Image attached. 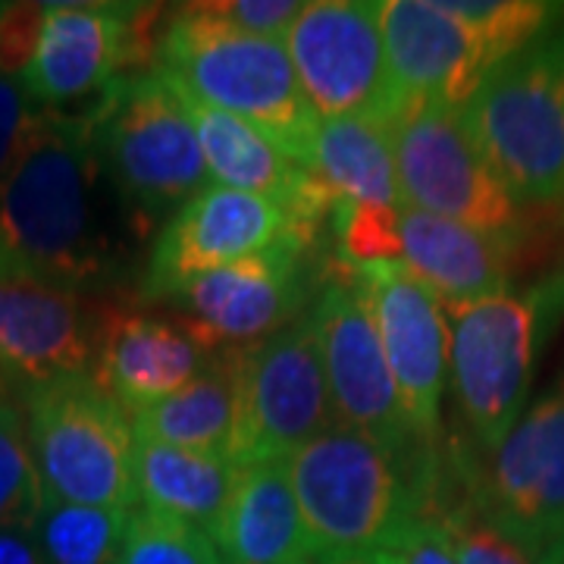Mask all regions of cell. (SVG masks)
Returning <instances> with one entry per match:
<instances>
[{
  "mask_svg": "<svg viewBox=\"0 0 564 564\" xmlns=\"http://www.w3.org/2000/svg\"><path fill=\"white\" fill-rule=\"evenodd\" d=\"M0 564H44L32 527H3L0 530Z\"/></svg>",
  "mask_w": 564,
  "mask_h": 564,
  "instance_id": "e575fe53",
  "label": "cell"
},
{
  "mask_svg": "<svg viewBox=\"0 0 564 564\" xmlns=\"http://www.w3.org/2000/svg\"><path fill=\"white\" fill-rule=\"evenodd\" d=\"M380 22L389 76L402 104L436 101L462 110L492 69L480 41L443 0H386Z\"/></svg>",
  "mask_w": 564,
  "mask_h": 564,
  "instance_id": "d6986e66",
  "label": "cell"
},
{
  "mask_svg": "<svg viewBox=\"0 0 564 564\" xmlns=\"http://www.w3.org/2000/svg\"><path fill=\"white\" fill-rule=\"evenodd\" d=\"M129 508L61 502L44 496L32 536L44 564H117Z\"/></svg>",
  "mask_w": 564,
  "mask_h": 564,
  "instance_id": "d4e9b609",
  "label": "cell"
},
{
  "mask_svg": "<svg viewBox=\"0 0 564 564\" xmlns=\"http://www.w3.org/2000/svg\"><path fill=\"white\" fill-rule=\"evenodd\" d=\"M242 477V464L223 452H195L135 440L132 480L135 505L210 530L229 505Z\"/></svg>",
  "mask_w": 564,
  "mask_h": 564,
  "instance_id": "7402d4cb",
  "label": "cell"
},
{
  "mask_svg": "<svg viewBox=\"0 0 564 564\" xmlns=\"http://www.w3.org/2000/svg\"><path fill=\"white\" fill-rule=\"evenodd\" d=\"M154 69L185 98L242 117L292 161L311 166L317 117L304 101L285 41L248 35L210 3H185L166 13Z\"/></svg>",
  "mask_w": 564,
  "mask_h": 564,
  "instance_id": "7a4b0ae2",
  "label": "cell"
},
{
  "mask_svg": "<svg viewBox=\"0 0 564 564\" xmlns=\"http://www.w3.org/2000/svg\"><path fill=\"white\" fill-rule=\"evenodd\" d=\"M470 508L533 558L564 536V361L484 467L467 464Z\"/></svg>",
  "mask_w": 564,
  "mask_h": 564,
  "instance_id": "8fae6325",
  "label": "cell"
},
{
  "mask_svg": "<svg viewBox=\"0 0 564 564\" xmlns=\"http://www.w3.org/2000/svg\"><path fill=\"white\" fill-rule=\"evenodd\" d=\"M336 261L348 267L402 263V220L399 210L361 202H336L329 214Z\"/></svg>",
  "mask_w": 564,
  "mask_h": 564,
  "instance_id": "f1b7e54d",
  "label": "cell"
},
{
  "mask_svg": "<svg viewBox=\"0 0 564 564\" xmlns=\"http://www.w3.org/2000/svg\"><path fill=\"white\" fill-rule=\"evenodd\" d=\"M95 311L82 295L0 276V402L25 404L41 386L91 373Z\"/></svg>",
  "mask_w": 564,
  "mask_h": 564,
  "instance_id": "e0dca14e",
  "label": "cell"
},
{
  "mask_svg": "<svg viewBox=\"0 0 564 564\" xmlns=\"http://www.w3.org/2000/svg\"><path fill=\"white\" fill-rule=\"evenodd\" d=\"M304 564H317V562H304Z\"/></svg>",
  "mask_w": 564,
  "mask_h": 564,
  "instance_id": "74e56055",
  "label": "cell"
},
{
  "mask_svg": "<svg viewBox=\"0 0 564 564\" xmlns=\"http://www.w3.org/2000/svg\"><path fill=\"white\" fill-rule=\"evenodd\" d=\"M163 7L148 3H47L39 54L22 76L29 98L57 110L151 73L158 61Z\"/></svg>",
  "mask_w": 564,
  "mask_h": 564,
  "instance_id": "7c38bea8",
  "label": "cell"
},
{
  "mask_svg": "<svg viewBox=\"0 0 564 564\" xmlns=\"http://www.w3.org/2000/svg\"><path fill=\"white\" fill-rule=\"evenodd\" d=\"M117 564H223V558L198 527L132 505Z\"/></svg>",
  "mask_w": 564,
  "mask_h": 564,
  "instance_id": "4316f807",
  "label": "cell"
},
{
  "mask_svg": "<svg viewBox=\"0 0 564 564\" xmlns=\"http://www.w3.org/2000/svg\"><path fill=\"white\" fill-rule=\"evenodd\" d=\"M314 323L321 336L323 367L329 380L333 417L343 426L361 430L399 455H414V443L404 421L399 389L386 361L380 326L370 307L361 276L348 263L326 258L321 263Z\"/></svg>",
  "mask_w": 564,
  "mask_h": 564,
  "instance_id": "5bb4252c",
  "label": "cell"
},
{
  "mask_svg": "<svg viewBox=\"0 0 564 564\" xmlns=\"http://www.w3.org/2000/svg\"><path fill=\"white\" fill-rule=\"evenodd\" d=\"M392 555L399 564H458L445 527L433 521H411L404 527L402 536L392 545Z\"/></svg>",
  "mask_w": 564,
  "mask_h": 564,
  "instance_id": "836d02e7",
  "label": "cell"
},
{
  "mask_svg": "<svg viewBox=\"0 0 564 564\" xmlns=\"http://www.w3.org/2000/svg\"><path fill=\"white\" fill-rule=\"evenodd\" d=\"M314 245L285 242L185 282L173 302L210 351L254 345L292 326L321 276H311Z\"/></svg>",
  "mask_w": 564,
  "mask_h": 564,
  "instance_id": "2e32d148",
  "label": "cell"
},
{
  "mask_svg": "<svg viewBox=\"0 0 564 564\" xmlns=\"http://www.w3.org/2000/svg\"><path fill=\"white\" fill-rule=\"evenodd\" d=\"M389 139L404 207L492 236L524 239L521 204L470 139L458 107L404 101L389 122Z\"/></svg>",
  "mask_w": 564,
  "mask_h": 564,
  "instance_id": "ba28073f",
  "label": "cell"
},
{
  "mask_svg": "<svg viewBox=\"0 0 564 564\" xmlns=\"http://www.w3.org/2000/svg\"><path fill=\"white\" fill-rule=\"evenodd\" d=\"M210 7L248 35L276 41L285 39V32L304 10L302 0H214Z\"/></svg>",
  "mask_w": 564,
  "mask_h": 564,
  "instance_id": "d6a6232c",
  "label": "cell"
},
{
  "mask_svg": "<svg viewBox=\"0 0 564 564\" xmlns=\"http://www.w3.org/2000/svg\"><path fill=\"white\" fill-rule=\"evenodd\" d=\"M47 3H0V76L22 79L39 54Z\"/></svg>",
  "mask_w": 564,
  "mask_h": 564,
  "instance_id": "4dcf8cb0",
  "label": "cell"
},
{
  "mask_svg": "<svg viewBox=\"0 0 564 564\" xmlns=\"http://www.w3.org/2000/svg\"><path fill=\"white\" fill-rule=\"evenodd\" d=\"M317 564H399L392 552H367V555H348V558H333V562Z\"/></svg>",
  "mask_w": 564,
  "mask_h": 564,
  "instance_id": "d590c367",
  "label": "cell"
},
{
  "mask_svg": "<svg viewBox=\"0 0 564 564\" xmlns=\"http://www.w3.org/2000/svg\"><path fill=\"white\" fill-rule=\"evenodd\" d=\"M44 502L35 458L25 433V411L0 402V530L32 527Z\"/></svg>",
  "mask_w": 564,
  "mask_h": 564,
  "instance_id": "83f0119b",
  "label": "cell"
},
{
  "mask_svg": "<svg viewBox=\"0 0 564 564\" xmlns=\"http://www.w3.org/2000/svg\"><path fill=\"white\" fill-rule=\"evenodd\" d=\"M98 148L88 113L41 110L0 188V276L91 292L113 270L95 207Z\"/></svg>",
  "mask_w": 564,
  "mask_h": 564,
  "instance_id": "6da1fadb",
  "label": "cell"
},
{
  "mask_svg": "<svg viewBox=\"0 0 564 564\" xmlns=\"http://www.w3.org/2000/svg\"><path fill=\"white\" fill-rule=\"evenodd\" d=\"M88 117L98 163L139 232L210 185L188 104L161 69L113 82Z\"/></svg>",
  "mask_w": 564,
  "mask_h": 564,
  "instance_id": "5b68a950",
  "label": "cell"
},
{
  "mask_svg": "<svg viewBox=\"0 0 564 564\" xmlns=\"http://www.w3.org/2000/svg\"><path fill=\"white\" fill-rule=\"evenodd\" d=\"M321 229L302 223L285 204L207 185L163 223L139 282L141 302H173L185 282L226 263L245 261L285 242L317 245Z\"/></svg>",
  "mask_w": 564,
  "mask_h": 564,
  "instance_id": "4fadbf2b",
  "label": "cell"
},
{
  "mask_svg": "<svg viewBox=\"0 0 564 564\" xmlns=\"http://www.w3.org/2000/svg\"><path fill=\"white\" fill-rule=\"evenodd\" d=\"M533 564H564V536H558L555 543L545 545L543 552L533 558Z\"/></svg>",
  "mask_w": 564,
  "mask_h": 564,
  "instance_id": "8d00e7d4",
  "label": "cell"
},
{
  "mask_svg": "<svg viewBox=\"0 0 564 564\" xmlns=\"http://www.w3.org/2000/svg\"><path fill=\"white\" fill-rule=\"evenodd\" d=\"M239 433L232 462L258 464L295 455L326 426L333 399L323 367L317 323L307 314L254 345H239Z\"/></svg>",
  "mask_w": 564,
  "mask_h": 564,
  "instance_id": "30bf717a",
  "label": "cell"
},
{
  "mask_svg": "<svg viewBox=\"0 0 564 564\" xmlns=\"http://www.w3.org/2000/svg\"><path fill=\"white\" fill-rule=\"evenodd\" d=\"M370 295L386 361L404 421L423 448L443 445V392L448 377L445 304L402 263L351 267Z\"/></svg>",
  "mask_w": 564,
  "mask_h": 564,
  "instance_id": "9a60e30c",
  "label": "cell"
},
{
  "mask_svg": "<svg viewBox=\"0 0 564 564\" xmlns=\"http://www.w3.org/2000/svg\"><path fill=\"white\" fill-rule=\"evenodd\" d=\"M41 110L44 107L29 98V91L22 88L20 79L0 76V188L20 161L22 148L32 135Z\"/></svg>",
  "mask_w": 564,
  "mask_h": 564,
  "instance_id": "1f68e13d",
  "label": "cell"
},
{
  "mask_svg": "<svg viewBox=\"0 0 564 564\" xmlns=\"http://www.w3.org/2000/svg\"><path fill=\"white\" fill-rule=\"evenodd\" d=\"M223 564H304L311 555L302 511L292 492L289 464H245L239 486L207 530Z\"/></svg>",
  "mask_w": 564,
  "mask_h": 564,
  "instance_id": "44dd1931",
  "label": "cell"
},
{
  "mask_svg": "<svg viewBox=\"0 0 564 564\" xmlns=\"http://www.w3.org/2000/svg\"><path fill=\"white\" fill-rule=\"evenodd\" d=\"M399 220L402 267H408L443 304L477 302L511 289L524 239L480 232L414 207H402Z\"/></svg>",
  "mask_w": 564,
  "mask_h": 564,
  "instance_id": "ffe728a7",
  "label": "cell"
},
{
  "mask_svg": "<svg viewBox=\"0 0 564 564\" xmlns=\"http://www.w3.org/2000/svg\"><path fill=\"white\" fill-rule=\"evenodd\" d=\"M132 430L135 440L195 452H223L232 458L239 433L236 351L220 348L202 373L182 386L180 392L132 411Z\"/></svg>",
  "mask_w": 564,
  "mask_h": 564,
  "instance_id": "603a6c76",
  "label": "cell"
},
{
  "mask_svg": "<svg viewBox=\"0 0 564 564\" xmlns=\"http://www.w3.org/2000/svg\"><path fill=\"white\" fill-rule=\"evenodd\" d=\"M443 527L458 555V564H533L530 552H524L514 540H508L492 524H486L470 505L452 511Z\"/></svg>",
  "mask_w": 564,
  "mask_h": 564,
  "instance_id": "f546056e",
  "label": "cell"
},
{
  "mask_svg": "<svg viewBox=\"0 0 564 564\" xmlns=\"http://www.w3.org/2000/svg\"><path fill=\"white\" fill-rule=\"evenodd\" d=\"M462 117L514 202H564V29L496 63Z\"/></svg>",
  "mask_w": 564,
  "mask_h": 564,
  "instance_id": "8992f818",
  "label": "cell"
},
{
  "mask_svg": "<svg viewBox=\"0 0 564 564\" xmlns=\"http://www.w3.org/2000/svg\"><path fill=\"white\" fill-rule=\"evenodd\" d=\"M408 458L343 423L326 426L285 458L317 562L392 552L414 521Z\"/></svg>",
  "mask_w": 564,
  "mask_h": 564,
  "instance_id": "277c9868",
  "label": "cell"
},
{
  "mask_svg": "<svg viewBox=\"0 0 564 564\" xmlns=\"http://www.w3.org/2000/svg\"><path fill=\"white\" fill-rule=\"evenodd\" d=\"M311 176L336 202H361L402 210V188L389 122L323 120L314 132Z\"/></svg>",
  "mask_w": 564,
  "mask_h": 564,
  "instance_id": "cb8c5ba5",
  "label": "cell"
},
{
  "mask_svg": "<svg viewBox=\"0 0 564 564\" xmlns=\"http://www.w3.org/2000/svg\"><path fill=\"white\" fill-rule=\"evenodd\" d=\"M443 7L474 32L480 41L489 66L508 61L530 41H536L558 17V7L540 0H474V3H448Z\"/></svg>",
  "mask_w": 564,
  "mask_h": 564,
  "instance_id": "484cf974",
  "label": "cell"
},
{
  "mask_svg": "<svg viewBox=\"0 0 564 564\" xmlns=\"http://www.w3.org/2000/svg\"><path fill=\"white\" fill-rule=\"evenodd\" d=\"M307 107L323 120L392 122L402 98L389 76L380 3L314 0L285 32Z\"/></svg>",
  "mask_w": 564,
  "mask_h": 564,
  "instance_id": "9c48e42d",
  "label": "cell"
},
{
  "mask_svg": "<svg viewBox=\"0 0 564 564\" xmlns=\"http://www.w3.org/2000/svg\"><path fill=\"white\" fill-rule=\"evenodd\" d=\"M448 380L467 433L492 455L524 414L543 351L564 323V267L527 289L445 304Z\"/></svg>",
  "mask_w": 564,
  "mask_h": 564,
  "instance_id": "3957f363",
  "label": "cell"
},
{
  "mask_svg": "<svg viewBox=\"0 0 564 564\" xmlns=\"http://www.w3.org/2000/svg\"><path fill=\"white\" fill-rule=\"evenodd\" d=\"M22 411L44 496L98 508L135 505L132 414L91 373L41 386Z\"/></svg>",
  "mask_w": 564,
  "mask_h": 564,
  "instance_id": "52a82bcc",
  "label": "cell"
},
{
  "mask_svg": "<svg viewBox=\"0 0 564 564\" xmlns=\"http://www.w3.org/2000/svg\"><path fill=\"white\" fill-rule=\"evenodd\" d=\"M217 351H210L185 317L144 314L122 304L95 307L91 377L126 404L141 411L192 383Z\"/></svg>",
  "mask_w": 564,
  "mask_h": 564,
  "instance_id": "ac0fdd59",
  "label": "cell"
}]
</instances>
